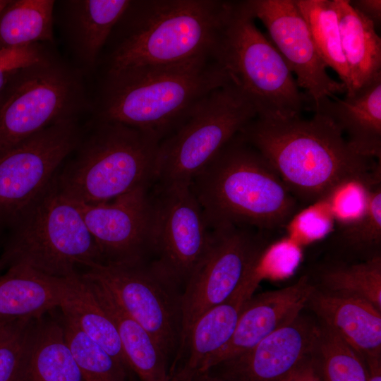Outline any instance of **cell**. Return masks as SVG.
<instances>
[{
  "label": "cell",
  "instance_id": "cell-33",
  "mask_svg": "<svg viewBox=\"0 0 381 381\" xmlns=\"http://www.w3.org/2000/svg\"><path fill=\"white\" fill-rule=\"evenodd\" d=\"M35 319H17L0 327V381H17Z\"/></svg>",
  "mask_w": 381,
  "mask_h": 381
},
{
  "label": "cell",
  "instance_id": "cell-36",
  "mask_svg": "<svg viewBox=\"0 0 381 381\" xmlns=\"http://www.w3.org/2000/svg\"><path fill=\"white\" fill-rule=\"evenodd\" d=\"M8 0H0V12ZM47 57L39 44L0 49V92L8 78L20 69L41 61Z\"/></svg>",
  "mask_w": 381,
  "mask_h": 381
},
{
  "label": "cell",
  "instance_id": "cell-6",
  "mask_svg": "<svg viewBox=\"0 0 381 381\" xmlns=\"http://www.w3.org/2000/svg\"><path fill=\"white\" fill-rule=\"evenodd\" d=\"M162 139L123 123L99 120L76 158L56 179L59 188L74 202L110 201L156 181Z\"/></svg>",
  "mask_w": 381,
  "mask_h": 381
},
{
  "label": "cell",
  "instance_id": "cell-3",
  "mask_svg": "<svg viewBox=\"0 0 381 381\" xmlns=\"http://www.w3.org/2000/svg\"><path fill=\"white\" fill-rule=\"evenodd\" d=\"M210 228L274 232L303 208L267 159L237 134L190 183Z\"/></svg>",
  "mask_w": 381,
  "mask_h": 381
},
{
  "label": "cell",
  "instance_id": "cell-29",
  "mask_svg": "<svg viewBox=\"0 0 381 381\" xmlns=\"http://www.w3.org/2000/svg\"><path fill=\"white\" fill-rule=\"evenodd\" d=\"M314 285L328 293L365 300L381 310V255L358 262L332 261L320 269Z\"/></svg>",
  "mask_w": 381,
  "mask_h": 381
},
{
  "label": "cell",
  "instance_id": "cell-26",
  "mask_svg": "<svg viewBox=\"0 0 381 381\" xmlns=\"http://www.w3.org/2000/svg\"><path fill=\"white\" fill-rule=\"evenodd\" d=\"M335 260L353 262L381 255V182L366 186V202L361 214L338 224L329 234Z\"/></svg>",
  "mask_w": 381,
  "mask_h": 381
},
{
  "label": "cell",
  "instance_id": "cell-13",
  "mask_svg": "<svg viewBox=\"0 0 381 381\" xmlns=\"http://www.w3.org/2000/svg\"><path fill=\"white\" fill-rule=\"evenodd\" d=\"M74 117L60 120L0 156V223L12 224L47 189L76 147Z\"/></svg>",
  "mask_w": 381,
  "mask_h": 381
},
{
  "label": "cell",
  "instance_id": "cell-8",
  "mask_svg": "<svg viewBox=\"0 0 381 381\" xmlns=\"http://www.w3.org/2000/svg\"><path fill=\"white\" fill-rule=\"evenodd\" d=\"M257 113L231 81L202 99L159 145L156 182L188 184Z\"/></svg>",
  "mask_w": 381,
  "mask_h": 381
},
{
  "label": "cell",
  "instance_id": "cell-17",
  "mask_svg": "<svg viewBox=\"0 0 381 381\" xmlns=\"http://www.w3.org/2000/svg\"><path fill=\"white\" fill-rule=\"evenodd\" d=\"M314 289L310 277L303 275L288 286L252 296L243 304L229 341L205 362L200 371L210 370L249 350L291 322L306 308Z\"/></svg>",
  "mask_w": 381,
  "mask_h": 381
},
{
  "label": "cell",
  "instance_id": "cell-5",
  "mask_svg": "<svg viewBox=\"0 0 381 381\" xmlns=\"http://www.w3.org/2000/svg\"><path fill=\"white\" fill-rule=\"evenodd\" d=\"M246 0L230 1L213 55L255 108L257 117L299 116L308 97L286 61L255 23Z\"/></svg>",
  "mask_w": 381,
  "mask_h": 381
},
{
  "label": "cell",
  "instance_id": "cell-34",
  "mask_svg": "<svg viewBox=\"0 0 381 381\" xmlns=\"http://www.w3.org/2000/svg\"><path fill=\"white\" fill-rule=\"evenodd\" d=\"M334 219L326 204L319 202L302 208L285 229L292 240L314 241L328 236Z\"/></svg>",
  "mask_w": 381,
  "mask_h": 381
},
{
  "label": "cell",
  "instance_id": "cell-15",
  "mask_svg": "<svg viewBox=\"0 0 381 381\" xmlns=\"http://www.w3.org/2000/svg\"><path fill=\"white\" fill-rule=\"evenodd\" d=\"M255 18L267 28L299 88L306 90L307 103H317L346 93L344 85L332 79L313 41L308 26L296 0H246Z\"/></svg>",
  "mask_w": 381,
  "mask_h": 381
},
{
  "label": "cell",
  "instance_id": "cell-42",
  "mask_svg": "<svg viewBox=\"0 0 381 381\" xmlns=\"http://www.w3.org/2000/svg\"><path fill=\"white\" fill-rule=\"evenodd\" d=\"M1 267H2V265H1V262H0V269H1Z\"/></svg>",
  "mask_w": 381,
  "mask_h": 381
},
{
  "label": "cell",
  "instance_id": "cell-12",
  "mask_svg": "<svg viewBox=\"0 0 381 381\" xmlns=\"http://www.w3.org/2000/svg\"><path fill=\"white\" fill-rule=\"evenodd\" d=\"M271 233L237 226L212 229L209 247L182 291L180 341L201 314L238 290L254 261L273 242Z\"/></svg>",
  "mask_w": 381,
  "mask_h": 381
},
{
  "label": "cell",
  "instance_id": "cell-27",
  "mask_svg": "<svg viewBox=\"0 0 381 381\" xmlns=\"http://www.w3.org/2000/svg\"><path fill=\"white\" fill-rule=\"evenodd\" d=\"M130 0L71 1V25L77 49L90 65L99 54L131 4Z\"/></svg>",
  "mask_w": 381,
  "mask_h": 381
},
{
  "label": "cell",
  "instance_id": "cell-2",
  "mask_svg": "<svg viewBox=\"0 0 381 381\" xmlns=\"http://www.w3.org/2000/svg\"><path fill=\"white\" fill-rule=\"evenodd\" d=\"M230 81L212 52L174 64L106 73L99 120L153 133L162 140L202 99Z\"/></svg>",
  "mask_w": 381,
  "mask_h": 381
},
{
  "label": "cell",
  "instance_id": "cell-19",
  "mask_svg": "<svg viewBox=\"0 0 381 381\" xmlns=\"http://www.w3.org/2000/svg\"><path fill=\"white\" fill-rule=\"evenodd\" d=\"M306 307L365 360L381 358V310L376 306L315 286Z\"/></svg>",
  "mask_w": 381,
  "mask_h": 381
},
{
  "label": "cell",
  "instance_id": "cell-1",
  "mask_svg": "<svg viewBox=\"0 0 381 381\" xmlns=\"http://www.w3.org/2000/svg\"><path fill=\"white\" fill-rule=\"evenodd\" d=\"M271 164L302 207L323 202L341 186L381 181V161L355 152L328 117L255 118L238 133Z\"/></svg>",
  "mask_w": 381,
  "mask_h": 381
},
{
  "label": "cell",
  "instance_id": "cell-24",
  "mask_svg": "<svg viewBox=\"0 0 381 381\" xmlns=\"http://www.w3.org/2000/svg\"><path fill=\"white\" fill-rule=\"evenodd\" d=\"M89 279L116 325L131 371L139 381H171L169 363L155 339L117 304L102 286Z\"/></svg>",
  "mask_w": 381,
  "mask_h": 381
},
{
  "label": "cell",
  "instance_id": "cell-14",
  "mask_svg": "<svg viewBox=\"0 0 381 381\" xmlns=\"http://www.w3.org/2000/svg\"><path fill=\"white\" fill-rule=\"evenodd\" d=\"M148 188L139 187L96 204L73 201L96 241L104 263L147 262L152 255V203Z\"/></svg>",
  "mask_w": 381,
  "mask_h": 381
},
{
  "label": "cell",
  "instance_id": "cell-38",
  "mask_svg": "<svg viewBox=\"0 0 381 381\" xmlns=\"http://www.w3.org/2000/svg\"><path fill=\"white\" fill-rule=\"evenodd\" d=\"M181 381H232L227 379L212 370L200 371L190 377Z\"/></svg>",
  "mask_w": 381,
  "mask_h": 381
},
{
  "label": "cell",
  "instance_id": "cell-9",
  "mask_svg": "<svg viewBox=\"0 0 381 381\" xmlns=\"http://www.w3.org/2000/svg\"><path fill=\"white\" fill-rule=\"evenodd\" d=\"M80 87L48 57L18 70L0 92V156L50 125L73 117Z\"/></svg>",
  "mask_w": 381,
  "mask_h": 381
},
{
  "label": "cell",
  "instance_id": "cell-32",
  "mask_svg": "<svg viewBox=\"0 0 381 381\" xmlns=\"http://www.w3.org/2000/svg\"><path fill=\"white\" fill-rule=\"evenodd\" d=\"M65 338L84 381H128L131 372L61 313Z\"/></svg>",
  "mask_w": 381,
  "mask_h": 381
},
{
  "label": "cell",
  "instance_id": "cell-41",
  "mask_svg": "<svg viewBox=\"0 0 381 381\" xmlns=\"http://www.w3.org/2000/svg\"><path fill=\"white\" fill-rule=\"evenodd\" d=\"M6 322H1L0 321V327L4 324L6 323Z\"/></svg>",
  "mask_w": 381,
  "mask_h": 381
},
{
  "label": "cell",
  "instance_id": "cell-25",
  "mask_svg": "<svg viewBox=\"0 0 381 381\" xmlns=\"http://www.w3.org/2000/svg\"><path fill=\"white\" fill-rule=\"evenodd\" d=\"M59 308L87 336L131 371L116 325L89 279L80 274L66 278Z\"/></svg>",
  "mask_w": 381,
  "mask_h": 381
},
{
  "label": "cell",
  "instance_id": "cell-10",
  "mask_svg": "<svg viewBox=\"0 0 381 381\" xmlns=\"http://www.w3.org/2000/svg\"><path fill=\"white\" fill-rule=\"evenodd\" d=\"M83 274L102 286L159 344L169 363L181 334V291L148 262L92 264Z\"/></svg>",
  "mask_w": 381,
  "mask_h": 381
},
{
  "label": "cell",
  "instance_id": "cell-11",
  "mask_svg": "<svg viewBox=\"0 0 381 381\" xmlns=\"http://www.w3.org/2000/svg\"><path fill=\"white\" fill-rule=\"evenodd\" d=\"M157 184L152 203L150 264L182 291L210 243L212 229L190 184Z\"/></svg>",
  "mask_w": 381,
  "mask_h": 381
},
{
  "label": "cell",
  "instance_id": "cell-22",
  "mask_svg": "<svg viewBox=\"0 0 381 381\" xmlns=\"http://www.w3.org/2000/svg\"><path fill=\"white\" fill-rule=\"evenodd\" d=\"M17 381H84L66 342L61 318L32 322Z\"/></svg>",
  "mask_w": 381,
  "mask_h": 381
},
{
  "label": "cell",
  "instance_id": "cell-20",
  "mask_svg": "<svg viewBox=\"0 0 381 381\" xmlns=\"http://www.w3.org/2000/svg\"><path fill=\"white\" fill-rule=\"evenodd\" d=\"M246 300L233 295L201 314L181 339L169 368L171 381L184 380L200 371L205 362L230 339Z\"/></svg>",
  "mask_w": 381,
  "mask_h": 381
},
{
  "label": "cell",
  "instance_id": "cell-18",
  "mask_svg": "<svg viewBox=\"0 0 381 381\" xmlns=\"http://www.w3.org/2000/svg\"><path fill=\"white\" fill-rule=\"evenodd\" d=\"M305 109L328 117L358 154L381 161V75L351 96L308 102Z\"/></svg>",
  "mask_w": 381,
  "mask_h": 381
},
{
  "label": "cell",
  "instance_id": "cell-4",
  "mask_svg": "<svg viewBox=\"0 0 381 381\" xmlns=\"http://www.w3.org/2000/svg\"><path fill=\"white\" fill-rule=\"evenodd\" d=\"M230 1L137 0L108 42L106 73L170 64L212 52Z\"/></svg>",
  "mask_w": 381,
  "mask_h": 381
},
{
  "label": "cell",
  "instance_id": "cell-21",
  "mask_svg": "<svg viewBox=\"0 0 381 381\" xmlns=\"http://www.w3.org/2000/svg\"><path fill=\"white\" fill-rule=\"evenodd\" d=\"M66 278H56L23 265L0 276V321L37 319L59 308Z\"/></svg>",
  "mask_w": 381,
  "mask_h": 381
},
{
  "label": "cell",
  "instance_id": "cell-37",
  "mask_svg": "<svg viewBox=\"0 0 381 381\" xmlns=\"http://www.w3.org/2000/svg\"><path fill=\"white\" fill-rule=\"evenodd\" d=\"M350 5L369 19L376 30L381 23V1L380 0H352Z\"/></svg>",
  "mask_w": 381,
  "mask_h": 381
},
{
  "label": "cell",
  "instance_id": "cell-23",
  "mask_svg": "<svg viewBox=\"0 0 381 381\" xmlns=\"http://www.w3.org/2000/svg\"><path fill=\"white\" fill-rule=\"evenodd\" d=\"M332 1L350 76L345 95L351 96L381 75V39L373 23L353 8L349 0Z\"/></svg>",
  "mask_w": 381,
  "mask_h": 381
},
{
  "label": "cell",
  "instance_id": "cell-40",
  "mask_svg": "<svg viewBox=\"0 0 381 381\" xmlns=\"http://www.w3.org/2000/svg\"><path fill=\"white\" fill-rule=\"evenodd\" d=\"M133 373H131L129 376L128 381H138L136 379H135L133 376ZM139 381V380H138Z\"/></svg>",
  "mask_w": 381,
  "mask_h": 381
},
{
  "label": "cell",
  "instance_id": "cell-16",
  "mask_svg": "<svg viewBox=\"0 0 381 381\" xmlns=\"http://www.w3.org/2000/svg\"><path fill=\"white\" fill-rule=\"evenodd\" d=\"M318 325L302 311L249 350L210 370L232 381H291L310 362Z\"/></svg>",
  "mask_w": 381,
  "mask_h": 381
},
{
  "label": "cell",
  "instance_id": "cell-39",
  "mask_svg": "<svg viewBox=\"0 0 381 381\" xmlns=\"http://www.w3.org/2000/svg\"><path fill=\"white\" fill-rule=\"evenodd\" d=\"M368 371V381H381V358L365 360Z\"/></svg>",
  "mask_w": 381,
  "mask_h": 381
},
{
  "label": "cell",
  "instance_id": "cell-35",
  "mask_svg": "<svg viewBox=\"0 0 381 381\" xmlns=\"http://www.w3.org/2000/svg\"><path fill=\"white\" fill-rule=\"evenodd\" d=\"M323 202L339 224L348 223L363 212L366 202V186L358 182L344 184Z\"/></svg>",
  "mask_w": 381,
  "mask_h": 381
},
{
  "label": "cell",
  "instance_id": "cell-28",
  "mask_svg": "<svg viewBox=\"0 0 381 381\" xmlns=\"http://www.w3.org/2000/svg\"><path fill=\"white\" fill-rule=\"evenodd\" d=\"M52 0L8 1L0 12V49L53 41Z\"/></svg>",
  "mask_w": 381,
  "mask_h": 381
},
{
  "label": "cell",
  "instance_id": "cell-30",
  "mask_svg": "<svg viewBox=\"0 0 381 381\" xmlns=\"http://www.w3.org/2000/svg\"><path fill=\"white\" fill-rule=\"evenodd\" d=\"M311 364L321 381L368 380L365 359L319 321L312 349Z\"/></svg>",
  "mask_w": 381,
  "mask_h": 381
},
{
  "label": "cell",
  "instance_id": "cell-31",
  "mask_svg": "<svg viewBox=\"0 0 381 381\" xmlns=\"http://www.w3.org/2000/svg\"><path fill=\"white\" fill-rule=\"evenodd\" d=\"M308 26L315 48L327 67L339 75L346 92L350 76L342 51L337 15L332 0H296Z\"/></svg>",
  "mask_w": 381,
  "mask_h": 381
},
{
  "label": "cell",
  "instance_id": "cell-7",
  "mask_svg": "<svg viewBox=\"0 0 381 381\" xmlns=\"http://www.w3.org/2000/svg\"><path fill=\"white\" fill-rule=\"evenodd\" d=\"M14 231L1 265H23L56 278L78 273V266L104 263L78 206L59 188L56 178L11 224Z\"/></svg>",
  "mask_w": 381,
  "mask_h": 381
}]
</instances>
